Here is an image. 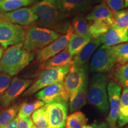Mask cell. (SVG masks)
<instances>
[{
	"instance_id": "1",
	"label": "cell",
	"mask_w": 128,
	"mask_h": 128,
	"mask_svg": "<svg viewBox=\"0 0 128 128\" xmlns=\"http://www.w3.org/2000/svg\"><path fill=\"white\" fill-rule=\"evenodd\" d=\"M38 17V24L60 34H65L71 27L68 17L60 12L56 0H41L32 7Z\"/></svg>"
},
{
	"instance_id": "2",
	"label": "cell",
	"mask_w": 128,
	"mask_h": 128,
	"mask_svg": "<svg viewBox=\"0 0 128 128\" xmlns=\"http://www.w3.org/2000/svg\"><path fill=\"white\" fill-rule=\"evenodd\" d=\"M34 58V53L24 49L23 43L10 46L2 54L0 60V71L12 76H16Z\"/></svg>"
},
{
	"instance_id": "3",
	"label": "cell",
	"mask_w": 128,
	"mask_h": 128,
	"mask_svg": "<svg viewBox=\"0 0 128 128\" xmlns=\"http://www.w3.org/2000/svg\"><path fill=\"white\" fill-rule=\"evenodd\" d=\"M89 103L103 114L109 110L107 90V77L104 73H96L92 76L87 92Z\"/></svg>"
},
{
	"instance_id": "4",
	"label": "cell",
	"mask_w": 128,
	"mask_h": 128,
	"mask_svg": "<svg viewBox=\"0 0 128 128\" xmlns=\"http://www.w3.org/2000/svg\"><path fill=\"white\" fill-rule=\"evenodd\" d=\"M60 36V33L49 28L31 26L26 30L23 48L29 52L39 50L58 39Z\"/></svg>"
},
{
	"instance_id": "5",
	"label": "cell",
	"mask_w": 128,
	"mask_h": 128,
	"mask_svg": "<svg viewBox=\"0 0 128 128\" xmlns=\"http://www.w3.org/2000/svg\"><path fill=\"white\" fill-rule=\"evenodd\" d=\"M71 64L58 68L44 70L37 79L23 93V96H31L50 85L64 81L71 67Z\"/></svg>"
},
{
	"instance_id": "6",
	"label": "cell",
	"mask_w": 128,
	"mask_h": 128,
	"mask_svg": "<svg viewBox=\"0 0 128 128\" xmlns=\"http://www.w3.org/2000/svg\"><path fill=\"white\" fill-rule=\"evenodd\" d=\"M87 82L86 66L81 68H75L71 64V67L63 81L62 99L68 102L70 97L78 92Z\"/></svg>"
},
{
	"instance_id": "7",
	"label": "cell",
	"mask_w": 128,
	"mask_h": 128,
	"mask_svg": "<svg viewBox=\"0 0 128 128\" xmlns=\"http://www.w3.org/2000/svg\"><path fill=\"white\" fill-rule=\"evenodd\" d=\"M116 64V60L112 51V46L103 44L92 55L90 70L96 73L107 72L110 71Z\"/></svg>"
},
{
	"instance_id": "8",
	"label": "cell",
	"mask_w": 128,
	"mask_h": 128,
	"mask_svg": "<svg viewBox=\"0 0 128 128\" xmlns=\"http://www.w3.org/2000/svg\"><path fill=\"white\" fill-rule=\"evenodd\" d=\"M26 29L22 26L15 24L0 19V44L4 49L23 43Z\"/></svg>"
},
{
	"instance_id": "9",
	"label": "cell",
	"mask_w": 128,
	"mask_h": 128,
	"mask_svg": "<svg viewBox=\"0 0 128 128\" xmlns=\"http://www.w3.org/2000/svg\"><path fill=\"white\" fill-rule=\"evenodd\" d=\"M107 90L110 112L106 122L108 128H118L117 123L119 114L122 88L114 81H112L108 84Z\"/></svg>"
},
{
	"instance_id": "10",
	"label": "cell",
	"mask_w": 128,
	"mask_h": 128,
	"mask_svg": "<svg viewBox=\"0 0 128 128\" xmlns=\"http://www.w3.org/2000/svg\"><path fill=\"white\" fill-rule=\"evenodd\" d=\"M74 33V32L72 28V26L70 27L66 33L60 35L58 39L55 40L49 45L37 51L36 54V61L41 64L62 52L67 47L69 41Z\"/></svg>"
},
{
	"instance_id": "11",
	"label": "cell",
	"mask_w": 128,
	"mask_h": 128,
	"mask_svg": "<svg viewBox=\"0 0 128 128\" xmlns=\"http://www.w3.org/2000/svg\"><path fill=\"white\" fill-rule=\"evenodd\" d=\"M48 117V128H65L68 115L67 102L59 100L46 104Z\"/></svg>"
},
{
	"instance_id": "12",
	"label": "cell",
	"mask_w": 128,
	"mask_h": 128,
	"mask_svg": "<svg viewBox=\"0 0 128 128\" xmlns=\"http://www.w3.org/2000/svg\"><path fill=\"white\" fill-rule=\"evenodd\" d=\"M33 82L32 80L18 77L13 78L7 90L0 97V106L3 108L8 107L17 97L23 94Z\"/></svg>"
},
{
	"instance_id": "13",
	"label": "cell",
	"mask_w": 128,
	"mask_h": 128,
	"mask_svg": "<svg viewBox=\"0 0 128 128\" xmlns=\"http://www.w3.org/2000/svg\"><path fill=\"white\" fill-rule=\"evenodd\" d=\"M0 19L22 26H29L38 21V16L32 8L23 7L8 12H0Z\"/></svg>"
},
{
	"instance_id": "14",
	"label": "cell",
	"mask_w": 128,
	"mask_h": 128,
	"mask_svg": "<svg viewBox=\"0 0 128 128\" xmlns=\"http://www.w3.org/2000/svg\"><path fill=\"white\" fill-rule=\"evenodd\" d=\"M56 2L60 12L68 17L81 14L93 4L92 0H56Z\"/></svg>"
},
{
	"instance_id": "15",
	"label": "cell",
	"mask_w": 128,
	"mask_h": 128,
	"mask_svg": "<svg viewBox=\"0 0 128 128\" xmlns=\"http://www.w3.org/2000/svg\"><path fill=\"white\" fill-rule=\"evenodd\" d=\"M63 92V81L50 85L42 89L37 92L35 97L37 100L44 102L45 104H49L62 99Z\"/></svg>"
},
{
	"instance_id": "16",
	"label": "cell",
	"mask_w": 128,
	"mask_h": 128,
	"mask_svg": "<svg viewBox=\"0 0 128 128\" xmlns=\"http://www.w3.org/2000/svg\"><path fill=\"white\" fill-rule=\"evenodd\" d=\"M101 44L114 46L128 42V30L111 28L105 34L99 38Z\"/></svg>"
},
{
	"instance_id": "17",
	"label": "cell",
	"mask_w": 128,
	"mask_h": 128,
	"mask_svg": "<svg viewBox=\"0 0 128 128\" xmlns=\"http://www.w3.org/2000/svg\"><path fill=\"white\" fill-rule=\"evenodd\" d=\"M101 44L99 38L93 39L92 38L91 40L84 46V48L75 56L72 60V65L75 68H81L86 65L92 54L96 50Z\"/></svg>"
},
{
	"instance_id": "18",
	"label": "cell",
	"mask_w": 128,
	"mask_h": 128,
	"mask_svg": "<svg viewBox=\"0 0 128 128\" xmlns=\"http://www.w3.org/2000/svg\"><path fill=\"white\" fill-rule=\"evenodd\" d=\"M88 22L98 20L105 22L111 26L113 25V12L108 7L104 0H102V2L95 6L90 13L86 16Z\"/></svg>"
},
{
	"instance_id": "19",
	"label": "cell",
	"mask_w": 128,
	"mask_h": 128,
	"mask_svg": "<svg viewBox=\"0 0 128 128\" xmlns=\"http://www.w3.org/2000/svg\"><path fill=\"white\" fill-rule=\"evenodd\" d=\"M72 58L66 47L58 54L41 63L39 67L42 70H47L66 66L72 63Z\"/></svg>"
},
{
	"instance_id": "20",
	"label": "cell",
	"mask_w": 128,
	"mask_h": 128,
	"mask_svg": "<svg viewBox=\"0 0 128 128\" xmlns=\"http://www.w3.org/2000/svg\"><path fill=\"white\" fill-rule=\"evenodd\" d=\"M85 84L78 92L70 97V111L71 113L78 111L86 105L87 97V84Z\"/></svg>"
},
{
	"instance_id": "21",
	"label": "cell",
	"mask_w": 128,
	"mask_h": 128,
	"mask_svg": "<svg viewBox=\"0 0 128 128\" xmlns=\"http://www.w3.org/2000/svg\"><path fill=\"white\" fill-rule=\"evenodd\" d=\"M92 39V38L87 36H82L76 33L74 34L69 41L68 49L72 57L75 56L84 48L85 46Z\"/></svg>"
},
{
	"instance_id": "22",
	"label": "cell",
	"mask_w": 128,
	"mask_h": 128,
	"mask_svg": "<svg viewBox=\"0 0 128 128\" xmlns=\"http://www.w3.org/2000/svg\"><path fill=\"white\" fill-rule=\"evenodd\" d=\"M128 124V88H124L121 94L119 114L117 126L122 128Z\"/></svg>"
},
{
	"instance_id": "23",
	"label": "cell",
	"mask_w": 128,
	"mask_h": 128,
	"mask_svg": "<svg viewBox=\"0 0 128 128\" xmlns=\"http://www.w3.org/2000/svg\"><path fill=\"white\" fill-rule=\"evenodd\" d=\"M72 28L75 33L80 36L90 37L89 33V23L82 14L76 16L72 21Z\"/></svg>"
},
{
	"instance_id": "24",
	"label": "cell",
	"mask_w": 128,
	"mask_h": 128,
	"mask_svg": "<svg viewBox=\"0 0 128 128\" xmlns=\"http://www.w3.org/2000/svg\"><path fill=\"white\" fill-rule=\"evenodd\" d=\"M89 33L91 38L98 39L105 34L111 28L112 26L105 22L102 21H92L88 22Z\"/></svg>"
},
{
	"instance_id": "25",
	"label": "cell",
	"mask_w": 128,
	"mask_h": 128,
	"mask_svg": "<svg viewBox=\"0 0 128 128\" xmlns=\"http://www.w3.org/2000/svg\"><path fill=\"white\" fill-rule=\"evenodd\" d=\"M46 104L42 101L36 100L30 103H24L20 106L18 112V116L19 119L28 118L33 114V112L37 109Z\"/></svg>"
},
{
	"instance_id": "26",
	"label": "cell",
	"mask_w": 128,
	"mask_h": 128,
	"mask_svg": "<svg viewBox=\"0 0 128 128\" xmlns=\"http://www.w3.org/2000/svg\"><path fill=\"white\" fill-rule=\"evenodd\" d=\"M87 123L86 115L82 112L76 111L67 117L65 128H82Z\"/></svg>"
},
{
	"instance_id": "27",
	"label": "cell",
	"mask_w": 128,
	"mask_h": 128,
	"mask_svg": "<svg viewBox=\"0 0 128 128\" xmlns=\"http://www.w3.org/2000/svg\"><path fill=\"white\" fill-rule=\"evenodd\" d=\"M31 119L35 126L40 128H48V117L46 104L33 112Z\"/></svg>"
},
{
	"instance_id": "28",
	"label": "cell",
	"mask_w": 128,
	"mask_h": 128,
	"mask_svg": "<svg viewBox=\"0 0 128 128\" xmlns=\"http://www.w3.org/2000/svg\"><path fill=\"white\" fill-rule=\"evenodd\" d=\"M32 4L30 0H0V11L11 12Z\"/></svg>"
},
{
	"instance_id": "29",
	"label": "cell",
	"mask_w": 128,
	"mask_h": 128,
	"mask_svg": "<svg viewBox=\"0 0 128 128\" xmlns=\"http://www.w3.org/2000/svg\"><path fill=\"white\" fill-rule=\"evenodd\" d=\"M113 77L116 82L124 88H128V62L117 66L113 73Z\"/></svg>"
},
{
	"instance_id": "30",
	"label": "cell",
	"mask_w": 128,
	"mask_h": 128,
	"mask_svg": "<svg viewBox=\"0 0 128 128\" xmlns=\"http://www.w3.org/2000/svg\"><path fill=\"white\" fill-rule=\"evenodd\" d=\"M113 18L111 28L128 30V9L113 12Z\"/></svg>"
},
{
	"instance_id": "31",
	"label": "cell",
	"mask_w": 128,
	"mask_h": 128,
	"mask_svg": "<svg viewBox=\"0 0 128 128\" xmlns=\"http://www.w3.org/2000/svg\"><path fill=\"white\" fill-rule=\"evenodd\" d=\"M20 106L14 104L0 113V128H4L17 116Z\"/></svg>"
},
{
	"instance_id": "32",
	"label": "cell",
	"mask_w": 128,
	"mask_h": 128,
	"mask_svg": "<svg viewBox=\"0 0 128 128\" xmlns=\"http://www.w3.org/2000/svg\"><path fill=\"white\" fill-rule=\"evenodd\" d=\"M112 51L116 58V63L123 65L128 59V43L112 46Z\"/></svg>"
},
{
	"instance_id": "33",
	"label": "cell",
	"mask_w": 128,
	"mask_h": 128,
	"mask_svg": "<svg viewBox=\"0 0 128 128\" xmlns=\"http://www.w3.org/2000/svg\"><path fill=\"white\" fill-rule=\"evenodd\" d=\"M12 76L4 72H0V97L4 93L12 82Z\"/></svg>"
},
{
	"instance_id": "34",
	"label": "cell",
	"mask_w": 128,
	"mask_h": 128,
	"mask_svg": "<svg viewBox=\"0 0 128 128\" xmlns=\"http://www.w3.org/2000/svg\"><path fill=\"white\" fill-rule=\"evenodd\" d=\"M104 1L113 12L120 10L124 8V0H104Z\"/></svg>"
},
{
	"instance_id": "35",
	"label": "cell",
	"mask_w": 128,
	"mask_h": 128,
	"mask_svg": "<svg viewBox=\"0 0 128 128\" xmlns=\"http://www.w3.org/2000/svg\"><path fill=\"white\" fill-rule=\"evenodd\" d=\"M33 125V124L31 118L28 117L24 119H19L17 128H31Z\"/></svg>"
},
{
	"instance_id": "36",
	"label": "cell",
	"mask_w": 128,
	"mask_h": 128,
	"mask_svg": "<svg viewBox=\"0 0 128 128\" xmlns=\"http://www.w3.org/2000/svg\"><path fill=\"white\" fill-rule=\"evenodd\" d=\"M92 125L93 128H108V124L104 121H96L92 123Z\"/></svg>"
},
{
	"instance_id": "37",
	"label": "cell",
	"mask_w": 128,
	"mask_h": 128,
	"mask_svg": "<svg viewBox=\"0 0 128 128\" xmlns=\"http://www.w3.org/2000/svg\"><path fill=\"white\" fill-rule=\"evenodd\" d=\"M18 117L17 116L7 124L4 128H17L18 122Z\"/></svg>"
},
{
	"instance_id": "38",
	"label": "cell",
	"mask_w": 128,
	"mask_h": 128,
	"mask_svg": "<svg viewBox=\"0 0 128 128\" xmlns=\"http://www.w3.org/2000/svg\"><path fill=\"white\" fill-rule=\"evenodd\" d=\"M124 8H128V0H124Z\"/></svg>"
},
{
	"instance_id": "39",
	"label": "cell",
	"mask_w": 128,
	"mask_h": 128,
	"mask_svg": "<svg viewBox=\"0 0 128 128\" xmlns=\"http://www.w3.org/2000/svg\"><path fill=\"white\" fill-rule=\"evenodd\" d=\"M82 128H93V126H92V124H89V125L87 124V125L84 126Z\"/></svg>"
},
{
	"instance_id": "40",
	"label": "cell",
	"mask_w": 128,
	"mask_h": 128,
	"mask_svg": "<svg viewBox=\"0 0 128 128\" xmlns=\"http://www.w3.org/2000/svg\"><path fill=\"white\" fill-rule=\"evenodd\" d=\"M2 54H3V50H2V49H1V48H0V60H1V57H2Z\"/></svg>"
},
{
	"instance_id": "41",
	"label": "cell",
	"mask_w": 128,
	"mask_h": 128,
	"mask_svg": "<svg viewBox=\"0 0 128 128\" xmlns=\"http://www.w3.org/2000/svg\"><path fill=\"white\" fill-rule=\"evenodd\" d=\"M101 0H92V2H97V1H100Z\"/></svg>"
},
{
	"instance_id": "42",
	"label": "cell",
	"mask_w": 128,
	"mask_h": 128,
	"mask_svg": "<svg viewBox=\"0 0 128 128\" xmlns=\"http://www.w3.org/2000/svg\"><path fill=\"white\" fill-rule=\"evenodd\" d=\"M30 1H31L32 3H33V2H36V1H39V0H30Z\"/></svg>"
},
{
	"instance_id": "43",
	"label": "cell",
	"mask_w": 128,
	"mask_h": 128,
	"mask_svg": "<svg viewBox=\"0 0 128 128\" xmlns=\"http://www.w3.org/2000/svg\"><path fill=\"white\" fill-rule=\"evenodd\" d=\"M31 128H40L38 127V126H35V125H33V126H32Z\"/></svg>"
},
{
	"instance_id": "44",
	"label": "cell",
	"mask_w": 128,
	"mask_h": 128,
	"mask_svg": "<svg viewBox=\"0 0 128 128\" xmlns=\"http://www.w3.org/2000/svg\"><path fill=\"white\" fill-rule=\"evenodd\" d=\"M125 126V127L124 128H128V124H127V125H126V126Z\"/></svg>"
},
{
	"instance_id": "45",
	"label": "cell",
	"mask_w": 128,
	"mask_h": 128,
	"mask_svg": "<svg viewBox=\"0 0 128 128\" xmlns=\"http://www.w3.org/2000/svg\"><path fill=\"white\" fill-rule=\"evenodd\" d=\"M128 59L127 60H126V63H128Z\"/></svg>"
}]
</instances>
